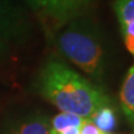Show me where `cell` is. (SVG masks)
<instances>
[{
  "label": "cell",
  "mask_w": 134,
  "mask_h": 134,
  "mask_svg": "<svg viewBox=\"0 0 134 134\" xmlns=\"http://www.w3.org/2000/svg\"><path fill=\"white\" fill-rule=\"evenodd\" d=\"M90 121L103 132L113 134L117 127V114L113 104H108L98 108L91 116Z\"/></svg>",
  "instance_id": "8"
},
{
  "label": "cell",
  "mask_w": 134,
  "mask_h": 134,
  "mask_svg": "<svg viewBox=\"0 0 134 134\" xmlns=\"http://www.w3.org/2000/svg\"><path fill=\"white\" fill-rule=\"evenodd\" d=\"M113 10L127 52L134 57V0H115Z\"/></svg>",
  "instance_id": "6"
},
{
  "label": "cell",
  "mask_w": 134,
  "mask_h": 134,
  "mask_svg": "<svg viewBox=\"0 0 134 134\" xmlns=\"http://www.w3.org/2000/svg\"><path fill=\"white\" fill-rule=\"evenodd\" d=\"M121 108L134 132V65L127 70L120 91Z\"/></svg>",
  "instance_id": "7"
},
{
  "label": "cell",
  "mask_w": 134,
  "mask_h": 134,
  "mask_svg": "<svg viewBox=\"0 0 134 134\" xmlns=\"http://www.w3.org/2000/svg\"><path fill=\"white\" fill-rule=\"evenodd\" d=\"M48 36L82 16L88 15L96 0H24Z\"/></svg>",
  "instance_id": "3"
},
{
  "label": "cell",
  "mask_w": 134,
  "mask_h": 134,
  "mask_svg": "<svg viewBox=\"0 0 134 134\" xmlns=\"http://www.w3.org/2000/svg\"><path fill=\"white\" fill-rule=\"evenodd\" d=\"M86 119H83L81 116L69 114V113L60 112L50 120V127L56 133H60L62 131L68 127H81V125Z\"/></svg>",
  "instance_id": "9"
},
{
  "label": "cell",
  "mask_w": 134,
  "mask_h": 134,
  "mask_svg": "<svg viewBox=\"0 0 134 134\" xmlns=\"http://www.w3.org/2000/svg\"><path fill=\"white\" fill-rule=\"evenodd\" d=\"M57 53L85 74L91 82L102 84L110 65V48L103 30L88 15L72 20L49 36Z\"/></svg>",
  "instance_id": "2"
},
{
  "label": "cell",
  "mask_w": 134,
  "mask_h": 134,
  "mask_svg": "<svg viewBox=\"0 0 134 134\" xmlns=\"http://www.w3.org/2000/svg\"><path fill=\"white\" fill-rule=\"evenodd\" d=\"M8 49H9V44H7L5 40L0 38V57L5 56L8 53Z\"/></svg>",
  "instance_id": "11"
},
{
  "label": "cell",
  "mask_w": 134,
  "mask_h": 134,
  "mask_svg": "<svg viewBox=\"0 0 134 134\" xmlns=\"http://www.w3.org/2000/svg\"><path fill=\"white\" fill-rule=\"evenodd\" d=\"M50 120L45 113L28 110L8 117L1 134H50Z\"/></svg>",
  "instance_id": "5"
},
{
  "label": "cell",
  "mask_w": 134,
  "mask_h": 134,
  "mask_svg": "<svg viewBox=\"0 0 134 134\" xmlns=\"http://www.w3.org/2000/svg\"><path fill=\"white\" fill-rule=\"evenodd\" d=\"M30 32V19L19 0H0V38L7 44H20Z\"/></svg>",
  "instance_id": "4"
},
{
  "label": "cell",
  "mask_w": 134,
  "mask_h": 134,
  "mask_svg": "<svg viewBox=\"0 0 134 134\" xmlns=\"http://www.w3.org/2000/svg\"><path fill=\"white\" fill-rule=\"evenodd\" d=\"M79 134H110V133L103 132L95 124L92 123L90 120L86 119L81 125V127H79Z\"/></svg>",
  "instance_id": "10"
},
{
  "label": "cell",
  "mask_w": 134,
  "mask_h": 134,
  "mask_svg": "<svg viewBox=\"0 0 134 134\" xmlns=\"http://www.w3.org/2000/svg\"><path fill=\"white\" fill-rule=\"evenodd\" d=\"M35 87L41 97L60 112L87 120L98 108L112 104L102 87L57 58H49L43 65Z\"/></svg>",
  "instance_id": "1"
},
{
  "label": "cell",
  "mask_w": 134,
  "mask_h": 134,
  "mask_svg": "<svg viewBox=\"0 0 134 134\" xmlns=\"http://www.w3.org/2000/svg\"><path fill=\"white\" fill-rule=\"evenodd\" d=\"M50 134H57L55 131H54V130H52V129H50Z\"/></svg>",
  "instance_id": "12"
}]
</instances>
